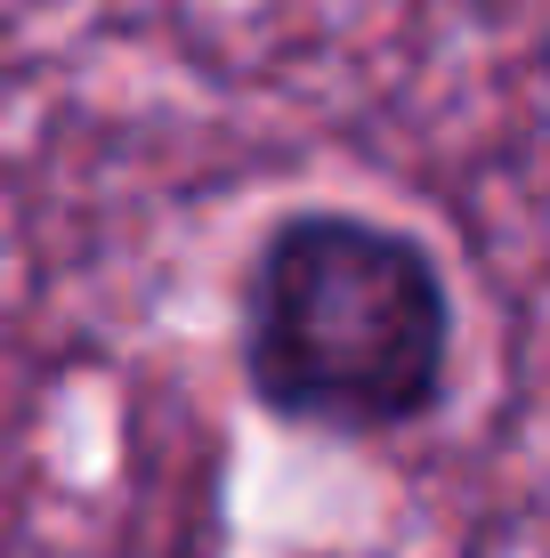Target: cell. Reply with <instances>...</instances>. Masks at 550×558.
Masks as SVG:
<instances>
[{"instance_id": "obj_1", "label": "cell", "mask_w": 550, "mask_h": 558, "mask_svg": "<svg viewBox=\"0 0 550 558\" xmlns=\"http://www.w3.org/2000/svg\"><path fill=\"white\" fill-rule=\"evenodd\" d=\"M453 300L413 235L356 210H300L243 283V373L259 405L325 437L413 429L445 397Z\"/></svg>"}]
</instances>
